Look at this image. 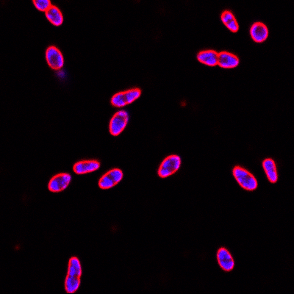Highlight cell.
<instances>
[{
    "label": "cell",
    "instance_id": "6da1fadb",
    "mask_svg": "<svg viewBox=\"0 0 294 294\" xmlns=\"http://www.w3.org/2000/svg\"><path fill=\"white\" fill-rule=\"evenodd\" d=\"M82 266L78 258L73 257L68 264L67 275L65 279V290L67 293H74L81 282Z\"/></svg>",
    "mask_w": 294,
    "mask_h": 294
},
{
    "label": "cell",
    "instance_id": "2e32d148",
    "mask_svg": "<svg viewBox=\"0 0 294 294\" xmlns=\"http://www.w3.org/2000/svg\"><path fill=\"white\" fill-rule=\"evenodd\" d=\"M221 22L232 33H236L239 30V25L236 18L230 11H224L221 15Z\"/></svg>",
    "mask_w": 294,
    "mask_h": 294
},
{
    "label": "cell",
    "instance_id": "277c9868",
    "mask_svg": "<svg viewBox=\"0 0 294 294\" xmlns=\"http://www.w3.org/2000/svg\"><path fill=\"white\" fill-rule=\"evenodd\" d=\"M140 95L141 90L139 88H131L125 91L119 92L115 93L111 98V105L116 108H122L134 103L140 97Z\"/></svg>",
    "mask_w": 294,
    "mask_h": 294
},
{
    "label": "cell",
    "instance_id": "52a82bcc",
    "mask_svg": "<svg viewBox=\"0 0 294 294\" xmlns=\"http://www.w3.org/2000/svg\"><path fill=\"white\" fill-rule=\"evenodd\" d=\"M46 61L53 70H60L64 65V58L61 52L55 46H50L46 50Z\"/></svg>",
    "mask_w": 294,
    "mask_h": 294
},
{
    "label": "cell",
    "instance_id": "7a4b0ae2",
    "mask_svg": "<svg viewBox=\"0 0 294 294\" xmlns=\"http://www.w3.org/2000/svg\"><path fill=\"white\" fill-rule=\"evenodd\" d=\"M234 178L242 188L248 191H253L258 187V182L255 176L244 168L235 166L232 170Z\"/></svg>",
    "mask_w": 294,
    "mask_h": 294
},
{
    "label": "cell",
    "instance_id": "5b68a950",
    "mask_svg": "<svg viewBox=\"0 0 294 294\" xmlns=\"http://www.w3.org/2000/svg\"><path fill=\"white\" fill-rule=\"evenodd\" d=\"M130 116L125 111H119L111 118L109 123V132L114 136H118L124 131L128 124Z\"/></svg>",
    "mask_w": 294,
    "mask_h": 294
},
{
    "label": "cell",
    "instance_id": "5bb4252c",
    "mask_svg": "<svg viewBox=\"0 0 294 294\" xmlns=\"http://www.w3.org/2000/svg\"><path fill=\"white\" fill-rule=\"evenodd\" d=\"M263 168L268 180L271 183H276L278 180V173L275 161L271 158L263 161Z\"/></svg>",
    "mask_w": 294,
    "mask_h": 294
},
{
    "label": "cell",
    "instance_id": "3957f363",
    "mask_svg": "<svg viewBox=\"0 0 294 294\" xmlns=\"http://www.w3.org/2000/svg\"><path fill=\"white\" fill-rule=\"evenodd\" d=\"M182 164V160L177 155H172L165 158L161 163L158 174L161 178H167L175 174L180 169Z\"/></svg>",
    "mask_w": 294,
    "mask_h": 294
},
{
    "label": "cell",
    "instance_id": "30bf717a",
    "mask_svg": "<svg viewBox=\"0 0 294 294\" xmlns=\"http://www.w3.org/2000/svg\"><path fill=\"white\" fill-rule=\"evenodd\" d=\"M100 163L96 160H85L76 163L73 166L74 173L77 174H85L98 170Z\"/></svg>",
    "mask_w": 294,
    "mask_h": 294
},
{
    "label": "cell",
    "instance_id": "ba28073f",
    "mask_svg": "<svg viewBox=\"0 0 294 294\" xmlns=\"http://www.w3.org/2000/svg\"><path fill=\"white\" fill-rule=\"evenodd\" d=\"M72 180V176L68 173H61L52 177L48 188L53 193H59L65 190Z\"/></svg>",
    "mask_w": 294,
    "mask_h": 294
},
{
    "label": "cell",
    "instance_id": "e0dca14e",
    "mask_svg": "<svg viewBox=\"0 0 294 294\" xmlns=\"http://www.w3.org/2000/svg\"><path fill=\"white\" fill-rule=\"evenodd\" d=\"M33 3L38 11H43V12H46L52 6L50 0H33Z\"/></svg>",
    "mask_w": 294,
    "mask_h": 294
},
{
    "label": "cell",
    "instance_id": "9a60e30c",
    "mask_svg": "<svg viewBox=\"0 0 294 294\" xmlns=\"http://www.w3.org/2000/svg\"><path fill=\"white\" fill-rule=\"evenodd\" d=\"M45 16L50 23L54 26H57V27L61 26L64 22V16L57 6L52 5L50 9L45 12Z\"/></svg>",
    "mask_w": 294,
    "mask_h": 294
},
{
    "label": "cell",
    "instance_id": "9c48e42d",
    "mask_svg": "<svg viewBox=\"0 0 294 294\" xmlns=\"http://www.w3.org/2000/svg\"><path fill=\"white\" fill-rule=\"evenodd\" d=\"M217 261L221 269L226 272H229L235 268V261L227 249H219L217 253Z\"/></svg>",
    "mask_w": 294,
    "mask_h": 294
},
{
    "label": "cell",
    "instance_id": "4fadbf2b",
    "mask_svg": "<svg viewBox=\"0 0 294 294\" xmlns=\"http://www.w3.org/2000/svg\"><path fill=\"white\" fill-rule=\"evenodd\" d=\"M219 53L213 50H203L197 55V60L202 64L208 66L218 65Z\"/></svg>",
    "mask_w": 294,
    "mask_h": 294
},
{
    "label": "cell",
    "instance_id": "7c38bea8",
    "mask_svg": "<svg viewBox=\"0 0 294 294\" xmlns=\"http://www.w3.org/2000/svg\"><path fill=\"white\" fill-rule=\"evenodd\" d=\"M240 60L229 52H221L218 56V65L223 69H234L239 65Z\"/></svg>",
    "mask_w": 294,
    "mask_h": 294
},
{
    "label": "cell",
    "instance_id": "8992f818",
    "mask_svg": "<svg viewBox=\"0 0 294 294\" xmlns=\"http://www.w3.org/2000/svg\"><path fill=\"white\" fill-rule=\"evenodd\" d=\"M124 174L119 169H111L99 180V187L103 190L114 188L122 180Z\"/></svg>",
    "mask_w": 294,
    "mask_h": 294
},
{
    "label": "cell",
    "instance_id": "8fae6325",
    "mask_svg": "<svg viewBox=\"0 0 294 294\" xmlns=\"http://www.w3.org/2000/svg\"><path fill=\"white\" fill-rule=\"evenodd\" d=\"M250 32L252 38L257 43H263L269 37V29L267 26L262 22L254 23L250 28Z\"/></svg>",
    "mask_w": 294,
    "mask_h": 294
}]
</instances>
